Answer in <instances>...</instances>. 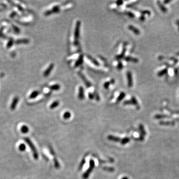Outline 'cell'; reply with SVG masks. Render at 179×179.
<instances>
[{
	"label": "cell",
	"mask_w": 179,
	"mask_h": 179,
	"mask_svg": "<svg viewBox=\"0 0 179 179\" xmlns=\"http://www.w3.org/2000/svg\"><path fill=\"white\" fill-rule=\"evenodd\" d=\"M53 14V13H52L51 10H47V11H45V12L44 13V15H45V16H49V15H51V14Z\"/></svg>",
	"instance_id": "74e56055"
},
{
	"label": "cell",
	"mask_w": 179,
	"mask_h": 179,
	"mask_svg": "<svg viewBox=\"0 0 179 179\" xmlns=\"http://www.w3.org/2000/svg\"><path fill=\"white\" fill-rule=\"evenodd\" d=\"M123 3V2L122 1H117L116 2V4L118 6H120L122 5Z\"/></svg>",
	"instance_id": "ee69618b"
},
{
	"label": "cell",
	"mask_w": 179,
	"mask_h": 179,
	"mask_svg": "<svg viewBox=\"0 0 179 179\" xmlns=\"http://www.w3.org/2000/svg\"><path fill=\"white\" fill-rule=\"evenodd\" d=\"M5 28H6L5 27H2L1 29H0V37H2L4 38H6L7 37L5 36H4L3 33V30H4Z\"/></svg>",
	"instance_id": "4dcf8cb0"
},
{
	"label": "cell",
	"mask_w": 179,
	"mask_h": 179,
	"mask_svg": "<svg viewBox=\"0 0 179 179\" xmlns=\"http://www.w3.org/2000/svg\"><path fill=\"white\" fill-rule=\"evenodd\" d=\"M110 84H110V82H106L104 84V88L105 89H108V88H109V87Z\"/></svg>",
	"instance_id": "8d00e7d4"
},
{
	"label": "cell",
	"mask_w": 179,
	"mask_h": 179,
	"mask_svg": "<svg viewBox=\"0 0 179 179\" xmlns=\"http://www.w3.org/2000/svg\"><path fill=\"white\" fill-rule=\"evenodd\" d=\"M126 14L128 15V16H129V18H134V17H135V15H134V14L133 13L131 12H129H129H126Z\"/></svg>",
	"instance_id": "e575fe53"
},
{
	"label": "cell",
	"mask_w": 179,
	"mask_h": 179,
	"mask_svg": "<svg viewBox=\"0 0 179 179\" xmlns=\"http://www.w3.org/2000/svg\"><path fill=\"white\" fill-rule=\"evenodd\" d=\"M95 166V163L94 161H93V160H92V159L90 160V167H89V169L87 170L86 172H85L84 174H83V178L84 179H87L89 177L91 173L92 172L93 169H94Z\"/></svg>",
	"instance_id": "7a4b0ae2"
},
{
	"label": "cell",
	"mask_w": 179,
	"mask_h": 179,
	"mask_svg": "<svg viewBox=\"0 0 179 179\" xmlns=\"http://www.w3.org/2000/svg\"><path fill=\"white\" fill-rule=\"evenodd\" d=\"M40 93V92L38 91H33L29 96V98L30 99H33L36 98Z\"/></svg>",
	"instance_id": "2e32d148"
},
{
	"label": "cell",
	"mask_w": 179,
	"mask_h": 179,
	"mask_svg": "<svg viewBox=\"0 0 179 179\" xmlns=\"http://www.w3.org/2000/svg\"><path fill=\"white\" fill-rule=\"evenodd\" d=\"M177 25H178V27H179V20H178L177 21Z\"/></svg>",
	"instance_id": "681fc988"
},
{
	"label": "cell",
	"mask_w": 179,
	"mask_h": 179,
	"mask_svg": "<svg viewBox=\"0 0 179 179\" xmlns=\"http://www.w3.org/2000/svg\"><path fill=\"white\" fill-rule=\"evenodd\" d=\"M12 25L13 26V29L14 30V32L16 33H19L20 32V29H19V28L18 27H17L16 25H14V24H12Z\"/></svg>",
	"instance_id": "d6a6232c"
},
{
	"label": "cell",
	"mask_w": 179,
	"mask_h": 179,
	"mask_svg": "<svg viewBox=\"0 0 179 179\" xmlns=\"http://www.w3.org/2000/svg\"><path fill=\"white\" fill-rule=\"evenodd\" d=\"M14 39L13 38H10L9 40H8V41L7 42V49H9L14 44Z\"/></svg>",
	"instance_id": "7402d4cb"
},
{
	"label": "cell",
	"mask_w": 179,
	"mask_h": 179,
	"mask_svg": "<svg viewBox=\"0 0 179 179\" xmlns=\"http://www.w3.org/2000/svg\"><path fill=\"white\" fill-rule=\"evenodd\" d=\"M140 13L142 15H145V14H147V15H150L151 14V12L148 11V10H143V11H141Z\"/></svg>",
	"instance_id": "836d02e7"
},
{
	"label": "cell",
	"mask_w": 179,
	"mask_h": 179,
	"mask_svg": "<svg viewBox=\"0 0 179 179\" xmlns=\"http://www.w3.org/2000/svg\"><path fill=\"white\" fill-rule=\"evenodd\" d=\"M131 103L133 105H134V106H137V107H138L139 106H138V101L137 100H136V98L134 97V96H132L131 97Z\"/></svg>",
	"instance_id": "cb8c5ba5"
},
{
	"label": "cell",
	"mask_w": 179,
	"mask_h": 179,
	"mask_svg": "<svg viewBox=\"0 0 179 179\" xmlns=\"http://www.w3.org/2000/svg\"><path fill=\"white\" fill-rule=\"evenodd\" d=\"M81 23L80 21H78L76 23L75 28L74 30V39L75 41H78V39L80 36V28H81Z\"/></svg>",
	"instance_id": "3957f363"
},
{
	"label": "cell",
	"mask_w": 179,
	"mask_h": 179,
	"mask_svg": "<svg viewBox=\"0 0 179 179\" xmlns=\"http://www.w3.org/2000/svg\"><path fill=\"white\" fill-rule=\"evenodd\" d=\"M85 163H86V161H85V159H83L82 160V161H81V162L80 164V166H79V169L80 170H81L83 167V166L85 165Z\"/></svg>",
	"instance_id": "d590c367"
},
{
	"label": "cell",
	"mask_w": 179,
	"mask_h": 179,
	"mask_svg": "<svg viewBox=\"0 0 179 179\" xmlns=\"http://www.w3.org/2000/svg\"><path fill=\"white\" fill-rule=\"evenodd\" d=\"M78 74H79V76L81 77V78L82 79V81L85 83V85H86V86L87 87H90L92 86V84H91V82L87 79V78L85 76V75L83 73H82L81 72H79Z\"/></svg>",
	"instance_id": "5b68a950"
},
{
	"label": "cell",
	"mask_w": 179,
	"mask_h": 179,
	"mask_svg": "<svg viewBox=\"0 0 179 179\" xmlns=\"http://www.w3.org/2000/svg\"><path fill=\"white\" fill-rule=\"evenodd\" d=\"M124 60L127 62H132L134 63H137L139 61V60L137 58L131 57L129 56L124 57Z\"/></svg>",
	"instance_id": "30bf717a"
},
{
	"label": "cell",
	"mask_w": 179,
	"mask_h": 179,
	"mask_svg": "<svg viewBox=\"0 0 179 179\" xmlns=\"http://www.w3.org/2000/svg\"><path fill=\"white\" fill-rule=\"evenodd\" d=\"M157 4H158V6L159 7L160 10L162 11L163 13H166L167 12V9L166 8V7L163 5L162 4L160 1L157 2Z\"/></svg>",
	"instance_id": "ffe728a7"
},
{
	"label": "cell",
	"mask_w": 179,
	"mask_h": 179,
	"mask_svg": "<svg viewBox=\"0 0 179 179\" xmlns=\"http://www.w3.org/2000/svg\"><path fill=\"white\" fill-rule=\"evenodd\" d=\"M109 82L111 84H114L115 83V80L114 79H112Z\"/></svg>",
	"instance_id": "7dc6e473"
},
{
	"label": "cell",
	"mask_w": 179,
	"mask_h": 179,
	"mask_svg": "<svg viewBox=\"0 0 179 179\" xmlns=\"http://www.w3.org/2000/svg\"><path fill=\"white\" fill-rule=\"evenodd\" d=\"M19 150L21 152H24L26 150V145L24 143H21L19 145Z\"/></svg>",
	"instance_id": "d4e9b609"
},
{
	"label": "cell",
	"mask_w": 179,
	"mask_h": 179,
	"mask_svg": "<svg viewBox=\"0 0 179 179\" xmlns=\"http://www.w3.org/2000/svg\"><path fill=\"white\" fill-rule=\"evenodd\" d=\"M107 139L110 141H112L116 142L121 141V139L120 138L116 137V136L111 135H109L107 136Z\"/></svg>",
	"instance_id": "5bb4252c"
},
{
	"label": "cell",
	"mask_w": 179,
	"mask_h": 179,
	"mask_svg": "<svg viewBox=\"0 0 179 179\" xmlns=\"http://www.w3.org/2000/svg\"><path fill=\"white\" fill-rule=\"evenodd\" d=\"M17 14V13H16V12H13L12 14H11L10 15V17H11V18H14V17L15 15H16Z\"/></svg>",
	"instance_id": "f6af8a7d"
},
{
	"label": "cell",
	"mask_w": 179,
	"mask_h": 179,
	"mask_svg": "<svg viewBox=\"0 0 179 179\" xmlns=\"http://www.w3.org/2000/svg\"><path fill=\"white\" fill-rule=\"evenodd\" d=\"M125 97V93L123 92H121L120 93H119L118 97L117 98V100H116L117 101V102H120L121 101H122L124 98Z\"/></svg>",
	"instance_id": "44dd1931"
},
{
	"label": "cell",
	"mask_w": 179,
	"mask_h": 179,
	"mask_svg": "<svg viewBox=\"0 0 179 179\" xmlns=\"http://www.w3.org/2000/svg\"><path fill=\"white\" fill-rule=\"evenodd\" d=\"M54 157V166H55V167L56 168V169H59L60 168V165L58 161L56 158V157L55 156V155L53 156Z\"/></svg>",
	"instance_id": "484cf974"
},
{
	"label": "cell",
	"mask_w": 179,
	"mask_h": 179,
	"mask_svg": "<svg viewBox=\"0 0 179 179\" xmlns=\"http://www.w3.org/2000/svg\"><path fill=\"white\" fill-rule=\"evenodd\" d=\"M87 58L90 60L93 64L95 65L96 66H99L100 65L99 62L96 59H95L92 56H90V55H87Z\"/></svg>",
	"instance_id": "9a60e30c"
},
{
	"label": "cell",
	"mask_w": 179,
	"mask_h": 179,
	"mask_svg": "<svg viewBox=\"0 0 179 179\" xmlns=\"http://www.w3.org/2000/svg\"><path fill=\"white\" fill-rule=\"evenodd\" d=\"M84 61V56L83 55H80L78 58L77 60L76 61L75 63L74 66L75 67H78L80 66Z\"/></svg>",
	"instance_id": "9c48e42d"
},
{
	"label": "cell",
	"mask_w": 179,
	"mask_h": 179,
	"mask_svg": "<svg viewBox=\"0 0 179 179\" xmlns=\"http://www.w3.org/2000/svg\"><path fill=\"white\" fill-rule=\"evenodd\" d=\"M29 42V39H19L15 41L16 44H28Z\"/></svg>",
	"instance_id": "7c38bea8"
},
{
	"label": "cell",
	"mask_w": 179,
	"mask_h": 179,
	"mask_svg": "<svg viewBox=\"0 0 179 179\" xmlns=\"http://www.w3.org/2000/svg\"><path fill=\"white\" fill-rule=\"evenodd\" d=\"M59 105V101L56 100V101H53V103L50 105V106L49 107V108L51 109H54L56 107H57Z\"/></svg>",
	"instance_id": "d6986e66"
},
{
	"label": "cell",
	"mask_w": 179,
	"mask_h": 179,
	"mask_svg": "<svg viewBox=\"0 0 179 179\" xmlns=\"http://www.w3.org/2000/svg\"><path fill=\"white\" fill-rule=\"evenodd\" d=\"M126 77L127 79V85L129 87H132L133 86V78L132 73L130 71L126 72Z\"/></svg>",
	"instance_id": "277c9868"
},
{
	"label": "cell",
	"mask_w": 179,
	"mask_h": 179,
	"mask_svg": "<svg viewBox=\"0 0 179 179\" xmlns=\"http://www.w3.org/2000/svg\"><path fill=\"white\" fill-rule=\"evenodd\" d=\"M140 20L141 21H144V20H145V17H144V16L143 15H142L140 17Z\"/></svg>",
	"instance_id": "bcb514c9"
},
{
	"label": "cell",
	"mask_w": 179,
	"mask_h": 179,
	"mask_svg": "<svg viewBox=\"0 0 179 179\" xmlns=\"http://www.w3.org/2000/svg\"><path fill=\"white\" fill-rule=\"evenodd\" d=\"M139 130H140V132L141 133V136H144L146 134V132H145V131L144 129V127H143V126L142 125H139Z\"/></svg>",
	"instance_id": "83f0119b"
},
{
	"label": "cell",
	"mask_w": 179,
	"mask_h": 179,
	"mask_svg": "<svg viewBox=\"0 0 179 179\" xmlns=\"http://www.w3.org/2000/svg\"><path fill=\"white\" fill-rule=\"evenodd\" d=\"M52 12V13H58L60 12V7L58 5H56L54 6L52 8V9L51 10Z\"/></svg>",
	"instance_id": "603a6c76"
},
{
	"label": "cell",
	"mask_w": 179,
	"mask_h": 179,
	"mask_svg": "<svg viewBox=\"0 0 179 179\" xmlns=\"http://www.w3.org/2000/svg\"><path fill=\"white\" fill-rule=\"evenodd\" d=\"M167 116H166V115H156L155 116V118H156V119H160V118H165V117H167Z\"/></svg>",
	"instance_id": "ab89813d"
},
{
	"label": "cell",
	"mask_w": 179,
	"mask_h": 179,
	"mask_svg": "<svg viewBox=\"0 0 179 179\" xmlns=\"http://www.w3.org/2000/svg\"><path fill=\"white\" fill-rule=\"evenodd\" d=\"M94 95H93V93H89V98L90 99V100H93V99H94Z\"/></svg>",
	"instance_id": "b9f144b4"
},
{
	"label": "cell",
	"mask_w": 179,
	"mask_h": 179,
	"mask_svg": "<svg viewBox=\"0 0 179 179\" xmlns=\"http://www.w3.org/2000/svg\"><path fill=\"white\" fill-rule=\"evenodd\" d=\"M23 140L25 141V142H26V143H27V144L29 146L30 149L32 151L33 157L34 159L37 160L38 159V153L36 146H35V145L33 144V142L29 137H24L23 138Z\"/></svg>",
	"instance_id": "6da1fadb"
},
{
	"label": "cell",
	"mask_w": 179,
	"mask_h": 179,
	"mask_svg": "<svg viewBox=\"0 0 179 179\" xmlns=\"http://www.w3.org/2000/svg\"><path fill=\"white\" fill-rule=\"evenodd\" d=\"M94 95V97H95L96 98V100H97V101H99L100 100V96H99V95L98 94V93H96Z\"/></svg>",
	"instance_id": "7bdbcfd3"
},
{
	"label": "cell",
	"mask_w": 179,
	"mask_h": 179,
	"mask_svg": "<svg viewBox=\"0 0 179 179\" xmlns=\"http://www.w3.org/2000/svg\"><path fill=\"white\" fill-rule=\"evenodd\" d=\"M21 133H22L23 134L28 133L29 132V128L28 126L25 125H23L21 126Z\"/></svg>",
	"instance_id": "ac0fdd59"
},
{
	"label": "cell",
	"mask_w": 179,
	"mask_h": 179,
	"mask_svg": "<svg viewBox=\"0 0 179 179\" xmlns=\"http://www.w3.org/2000/svg\"><path fill=\"white\" fill-rule=\"evenodd\" d=\"M78 96L79 99L80 100H83L85 98V91L82 86H80L79 88Z\"/></svg>",
	"instance_id": "ba28073f"
},
{
	"label": "cell",
	"mask_w": 179,
	"mask_h": 179,
	"mask_svg": "<svg viewBox=\"0 0 179 179\" xmlns=\"http://www.w3.org/2000/svg\"><path fill=\"white\" fill-rule=\"evenodd\" d=\"M19 101V97H15L14 98V99H13V100L12 102L11 106H10V108H11V110H14L16 108V107L17 105H18Z\"/></svg>",
	"instance_id": "52a82bcc"
},
{
	"label": "cell",
	"mask_w": 179,
	"mask_h": 179,
	"mask_svg": "<svg viewBox=\"0 0 179 179\" xmlns=\"http://www.w3.org/2000/svg\"><path fill=\"white\" fill-rule=\"evenodd\" d=\"M128 29L130 31H132L133 33H134L136 35H139L140 34V31L137 28L134 27L133 25H129V27H128Z\"/></svg>",
	"instance_id": "8fae6325"
},
{
	"label": "cell",
	"mask_w": 179,
	"mask_h": 179,
	"mask_svg": "<svg viewBox=\"0 0 179 179\" xmlns=\"http://www.w3.org/2000/svg\"><path fill=\"white\" fill-rule=\"evenodd\" d=\"M16 6L17 7H18V8L19 9V10L21 12H23L24 11V9H23V8L22 7H21V6H20V5H16Z\"/></svg>",
	"instance_id": "60d3db41"
},
{
	"label": "cell",
	"mask_w": 179,
	"mask_h": 179,
	"mask_svg": "<svg viewBox=\"0 0 179 179\" xmlns=\"http://www.w3.org/2000/svg\"><path fill=\"white\" fill-rule=\"evenodd\" d=\"M170 2H171V1H165L164 2V3H165V4H166V3H170Z\"/></svg>",
	"instance_id": "f907efd6"
},
{
	"label": "cell",
	"mask_w": 179,
	"mask_h": 179,
	"mask_svg": "<svg viewBox=\"0 0 179 179\" xmlns=\"http://www.w3.org/2000/svg\"><path fill=\"white\" fill-rule=\"evenodd\" d=\"M121 143L122 145H125L130 141V139L128 137H125L121 140Z\"/></svg>",
	"instance_id": "f1b7e54d"
},
{
	"label": "cell",
	"mask_w": 179,
	"mask_h": 179,
	"mask_svg": "<svg viewBox=\"0 0 179 179\" xmlns=\"http://www.w3.org/2000/svg\"><path fill=\"white\" fill-rule=\"evenodd\" d=\"M54 67V64L53 63H51L49 66L48 67L47 69L45 70V71L43 73V76L45 77H48L49 74L51 72L52 70L53 69V68Z\"/></svg>",
	"instance_id": "8992f818"
},
{
	"label": "cell",
	"mask_w": 179,
	"mask_h": 179,
	"mask_svg": "<svg viewBox=\"0 0 179 179\" xmlns=\"http://www.w3.org/2000/svg\"><path fill=\"white\" fill-rule=\"evenodd\" d=\"M71 116V114L70 112H65L64 114H63V118L65 119H68L69 118H70Z\"/></svg>",
	"instance_id": "4316f807"
},
{
	"label": "cell",
	"mask_w": 179,
	"mask_h": 179,
	"mask_svg": "<svg viewBox=\"0 0 179 179\" xmlns=\"http://www.w3.org/2000/svg\"><path fill=\"white\" fill-rule=\"evenodd\" d=\"M126 48L125 47V46H124L123 48V49L122 50V53L119 54V55H117L115 56V59H117V60H121V59L123 58L124 57V55H125V54L126 53Z\"/></svg>",
	"instance_id": "4fadbf2b"
},
{
	"label": "cell",
	"mask_w": 179,
	"mask_h": 179,
	"mask_svg": "<svg viewBox=\"0 0 179 179\" xmlns=\"http://www.w3.org/2000/svg\"><path fill=\"white\" fill-rule=\"evenodd\" d=\"M60 88H61L60 85L58 84L51 85V86H50L49 87V88L52 91H58L59 89H60Z\"/></svg>",
	"instance_id": "e0dca14e"
},
{
	"label": "cell",
	"mask_w": 179,
	"mask_h": 179,
	"mask_svg": "<svg viewBox=\"0 0 179 179\" xmlns=\"http://www.w3.org/2000/svg\"><path fill=\"white\" fill-rule=\"evenodd\" d=\"M4 73H2V74H0V77H3L4 76Z\"/></svg>",
	"instance_id": "c3c4849f"
},
{
	"label": "cell",
	"mask_w": 179,
	"mask_h": 179,
	"mask_svg": "<svg viewBox=\"0 0 179 179\" xmlns=\"http://www.w3.org/2000/svg\"><path fill=\"white\" fill-rule=\"evenodd\" d=\"M167 72V69H164L161 70V71H160V72H158V76L159 77H161V76H163L164 75H165Z\"/></svg>",
	"instance_id": "f546056e"
},
{
	"label": "cell",
	"mask_w": 179,
	"mask_h": 179,
	"mask_svg": "<svg viewBox=\"0 0 179 179\" xmlns=\"http://www.w3.org/2000/svg\"><path fill=\"white\" fill-rule=\"evenodd\" d=\"M122 179H129V178H128V177H123Z\"/></svg>",
	"instance_id": "816d5d0a"
},
{
	"label": "cell",
	"mask_w": 179,
	"mask_h": 179,
	"mask_svg": "<svg viewBox=\"0 0 179 179\" xmlns=\"http://www.w3.org/2000/svg\"><path fill=\"white\" fill-rule=\"evenodd\" d=\"M123 65L121 61L118 62V63L117 64V69L119 70H121L123 69Z\"/></svg>",
	"instance_id": "1f68e13d"
},
{
	"label": "cell",
	"mask_w": 179,
	"mask_h": 179,
	"mask_svg": "<svg viewBox=\"0 0 179 179\" xmlns=\"http://www.w3.org/2000/svg\"><path fill=\"white\" fill-rule=\"evenodd\" d=\"M124 105H132L131 100H127L124 101L123 103Z\"/></svg>",
	"instance_id": "f35d334b"
}]
</instances>
